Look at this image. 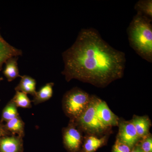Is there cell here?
<instances>
[{
    "label": "cell",
    "mask_w": 152,
    "mask_h": 152,
    "mask_svg": "<svg viewBox=\"0 0 152 152\" xmlns=\"http://www.w3.org/2000/svg\"><path fill=\"white\" fill-rule=\"evenodd\" d=\"M96 99V97L91 96L87 108L75 121L81 128L88 132L99 134L104 132L108 128L101 123L97 115Z\"/></svg>",
    "instance_id": "cell-4"
},
{
    "label": "cell",
    "mask_w": 152,
    "mask_h": 152,
    "mask_svg": "<svg viewBox=\"0 0 152 152\" xmlns=\"http://www.w3.org/2000/svg\"><path fill=\"white\" fill-rule=\"evenodd\" d=\"M62 58V74L67 81L76 79L100 88L121 78L126 61L124 52L110 45L93 28L82 29Z\"/></svg>",
    "instance_id": "cell-1"
},
{
    "label": "cell",
    "mask_w": 152,
    "mask_h": 152,
    "mask_svg": "<svg viewBox=\"0 0 152 152\" xmlns=\"http://www.w3.org/2000/svg\"><path fill=\"white\" fill-rule=\"evenodd\" d=\"M140 138H143L149 134L151 121L147 116H135L130 121Z\"/></svg>",
    "instance_id": "cell-12"
},
{
    "label": "cell",
    "mask_w": 152,
    "mask_h": 152,
    "mask_svg": "<svg viewBox=\"0 0 152 152\" xmlns=\"http://www.w3.org/2000/svg\"><path fill=\"white\" fill-rule=\"evenodd\" d=\"M20 77V80L15 88V91L22 92L27 94H29L34 96L37 92L35 79L26 75L21 76Z\"/></svg>",
    "instance_id": "cell-11"
},
{
    "label": "cell",
    "mask_w": 152,
    "mask_h": 152,
    "mask_svg": "<svg viewBox=\"0 0 152 152\" xmlns=\"http://www.w3.org/2000/svg\"><path fill=\"white\" fill-rule=\"evenodd\" d=\"M152 20L140 14L133 17L127 29L130 46L143 59L152 62Z\"/></svg>",
    "instance_id": "cell-2"
},
{
    "label": "cell",
    "mask_w": 152,
    "mask_h": 152,
    "mask_svg": "<svg viewBox=\"0 0 152 152\" xmlns=\"http://www.w3.org/2000/svg\"><path fill=\"white\" fill-rule=\"evenodd\" d=\"M132 150L127 145L117 139L113 147L112 152H130Z\"/></svg>",
    "instance_id": "cell-20"
},
{
    "label": "cell",
    "mask_w": 152,
    "mask_h": 152,
    "mask_svg": "<svg viewBox=\"0 0 152 152\" xmlns=\"http://www.w3.org/2000/svg\"><path fill=\"white\" fill-rule=\"evenodd\" d=\"M139 146L143 152H152V137L151 135L149 134L143 138Z\"/></svg>",
    "instance_id": "cell-19"
},
{
    "label": "cell",
    "mask_w": 152,
    "mask_h": 152,
    "mask_svg": "<svg viewBox=\"0 0 152 152\" xmlns=\"http://www.w3.org/2000/svg\"><path fill=\"white\" fill-rule=\"evenodd\" d=\"M91 98L88 93L78 88L68 91L63 99V108L65 113L72 121H75L87 108Z\"/></svg>",
    "instance_id": "cell-3"
},
{
    "label": "cell",
    "mask_w": 152,
    "mask_h": 152,
    "mask_svg": "<svg viewBox=\"0 0 152 152\" xmlns=\"http://www.w3.org/2000/svg\"><path fill=\"white\" fill-rule=\"evenodd\" d=\"M22 55L21 50L10 45L4 39L0 33V71L2 69L4 64L10 58L19 57Z\"/></svg>",
    "instance_id": "cell-9"
},
{
    "label": "cell",
    "mask_w": 152,
    "mask_h": 152,
    "mask_svg": "<svg viewBox=\"0 0 152 152\" xmlns=\"http://www.w3.org/2000/svg\"><path fill=\"white\" fill-rule=\"evenodd\" d=\"M96 111L99 120L107 127L118 126L119 124L118 118L110 110L105 102L97 98Z\"/></svg>",
    "instance_id": "cell-7"
},
{
    "label": "cell",
    "mask_w": 152,
    "mask_h": 152,
    "mask_svg": "<svg viewBox=\"0 0 152 152\" xmlns=\"http://www.w3.org/2000/svg\"><path fill=\"white\" fill-rule=\"evenodd\" d=\"M8 135H11L4 129V124H0V140L2 137Z\"/></svg>",
    "instance_id": "cell-21"
},
{
    "label": "cell",
    "mask_w": 152,
    "mask_h": 152,
    "mask_svg": "<svg viewBox=\"0 0 152 152\" xmlns=\"http://www.w3.org/2000/svg\"><path fill=\"white\" fill-rule=\"evenodd\" d=\"M23 137L16 135L3 137L0 140V152H23Z\"/></svg>",
    "instance_id": "cell-8"
},
{
    "label": "cell",
    "mask_w": 152,
    "mask_h": 152,
    "mask_svg": "<svg viewBox=\"0 0 152 152\" xmlns=\"http://www.w3.org/2000/svg\"><path fill=\"white\" fill-rule=\"evenodd\" d=\"M3 80H4V78L2 77H0V82L1 81H2ZM1 101V100H0Z\"/></svg>",
    "instance_id": "cell-23"
},
{
    "label": "cell",
    "mask_w": 152,
    "mask_h": 152,
    "mask_svg": "<svg viewBox=\"0 0 152 152\" xmlns=\"http://www.w3.org/2000/svg\"><path fill=\"white\" fill-rule=\"evenodd\" d=\"M118 139L132 149L140 140L135 128L131 121H123L119 124Z\"/></svg>",
    "instance_id": "cell-6"
},
{
    "label": "cell",
    "mask_w": 152,
    "mask_h": 152,
    "mask_svg": "<svg viewBox=\"0 0 152 152\" xmlns=\"http://www.w3.org/2000/svg\"><path fill=\"white\" fill-rule=\"evenodd\" d=\"M130 152H143L140 148L139 145H136L134 148L132 149Z\"/></svg>",
    "instance_id": "cell-22"
},
{
    "label": "cell",
    "mask_w": 152,
    "mask_h": 152,
    "mask_svg": "<svg viewBox=\"0 0 152 152\" xmlns=\"http://www.w3.org/2000/svg\"><path fill=\"white\" fill-rule=\"evenodd\" d=\"M19 115L18 107L11 100L3 109L0 124L7 122Z\"/></svg>",
    "instance_id": "cell-16"
},
{
    "label": "cell",
    "mask_w": 152,
    "mask_h": 152,
    "mask_svg": "<svg viewBox=\"0 0 152 152\" xmlns=\"http://www.w3.org/2000/svg\"><path fill=\"white\" fill-rule=\"evenodd\" d=\"M106 137L98 138L95 136H90L85 141L82 152H94L104 144Z\"/></svg>",
    "instance_id": "cell-15"
},
{
    "label": "cell",
    "mask_w": 152,
    "mask_h": 152,
    "mask_svg": "<svg viewBox=\"0 0 152 152\" xmlns=\"http://www.w3.org/2000/svg\"><path fill=\"white\" fill-rule=\"evenodd\" d=\"M25 125L20 115L10 120L4 124V127L11 135H16L24 137L25 136Z\"/></svg>",
    "instance_id": "cell-10"
},
{
    "label": "cell",
    "mask_w": 152,
    "mask_h": 152,
    "mask_svg": "<svg viewBox=\"0 0 152 152\" xmlns=\"http://www.w3.org/2000/svg\"><path fill=\"white\" fill-rule=\"evenodd\" d=\"M18 57H12L5 63V66L3 73L9 82H12L18 77H21L18 67Z\"/></svg>",
    "instance_id": "cell-13"
},
{
    "label": "cell",
    "mask_w": 152,
    "mask_h": 152,
    "mask_svg": "<svg viewBox=\"0 0 152 152\" xmlns=\"http://www.w3.org/2000/svg\"><path fill=\"white\" fill-rule=\"evenodd\" d=\"M134 9L137 14L152 20V0H140L136 3Z\"/></svg>",
    "instance_id": "cell-17"
},
{
    "label": "cell",
    "mask_w": 152,
    "mask_h": 152,
    "mask_svg": "<svg viewBox=\"0 0 152 152\" xmlns=\"http://www.w3.org/2000/svg\"><path fill=\"white\" fill-rule=\"evenodd\" d=\"M54 86L53 83H48L38 91H37L35 94L33 96L32 102L35 105H37L49 100L53 96Z\"/></svg>",
    "instance_id": "cell-14"
},
{
    "label": "cell",
    "mask_w": 152,
    "mask_h": 152,
    "mask_svg": "<svg viewBox=\"0 0 152 152\" xmlns=\"http://www.w3.org/2000/svg\"><path fill=\"white\" fill-rule=\"evenodd\" d=\"M16 93L12 100L17 107L29 109L32 107V101L28 96L27 94L22 92L15 91Z\"/></svg>",
    "instance_id": "cell-18"
},
{
    "label": "cell",
    "mask_w": 152,
    "mask_h": 152,
    "mask_svg": "<svg viewBox=\"0 0 152 152\" xmlns=\"http://www.w3.org/2000/svg\"><path fill=\"white\" fill-rule=\"evenodd\" d=\"M63 136L64 145L69 152L79 151L81 145V134L76 128L72 121L64 129Z\"/></svg>",
    "instance_id": "cell-5"
}]
</instances>
